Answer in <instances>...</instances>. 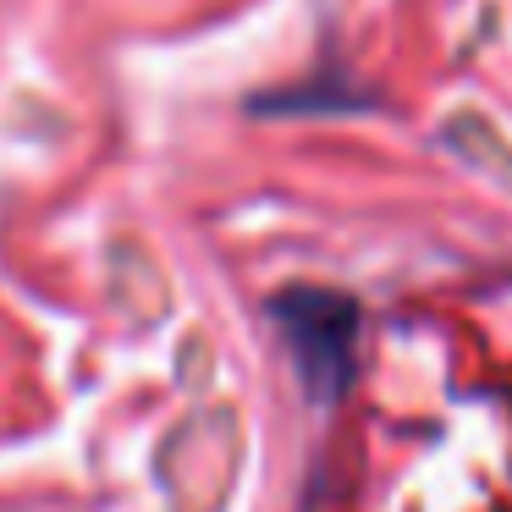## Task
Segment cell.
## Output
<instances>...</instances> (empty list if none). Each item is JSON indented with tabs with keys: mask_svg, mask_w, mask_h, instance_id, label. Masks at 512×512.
<instances>
[{
	"mask_svg": "<svg viewBox=\"0 0 512 512\" xmlns=\"http://www.w3.org/2000/svg\"><path fill=\"white\" fill-rule=\"evenodd\" d=\"M270 320L287 336L309 397L314 402L342 397L347 380H353V364H358L364 309L347 292H331V287H287L281 298H270Z\"/></svg>",
	"mask_w": 512,
	"mask_h": 512,
	"instance_id": "cell-1",
	"label": "cell"
},
{
	"mask_svg": "<svg viewBox=\"0 0 512 512\" xmlns=\"http://www.w3.org/2000/svg\"><path fill=\"white\" fill-rule=\"evenodd\" d=\"M441 144L457 160H468L474 171H485L496 188L512 193V138L501 127H490L479 111H457L452 122H441Z\"/></svg>",
	"mask_w": 512,
	"mask_h": 512,
	"instance_id": "cell-2",
	"label": "cell"
}]
</instances>
